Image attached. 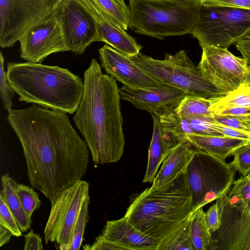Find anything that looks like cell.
<instances>
[{
    "mask_svg": "<svg viewBox=\"0 0 250 250\" xmlns=\"http://www.w3.org/2000/svg\"><path fill=\"white\" fill-rule=\"evenodd\" d=\"M129 0L130 1V0Z\"/></svg>",
    "mask_w": 250,
    "mask_h": 250,
    "instance_id": "c3c4849f",
    "label": "cell"
},
{
    "mask_svg": "<svg viewBox=\"0 0 250 250\" xmlns=\"http://www.w3.org/2000/svg\"><path fill=\"white\" fill-rule=\"evenodd\" d=\"M89 197V183L80 180L57 193L44 230L45 243L56 242L61 250H69L74 225L84 201Z\"/></svg>",
    "mask_w": 250,
    "mask_h": 250,
    "instance_id": "9c48e42d",
    "label": "cell"
},
{
    "mask_svg": "<svg viewBox=\"0 0 250 250\" xmlns=\"http://www.w3.org/2000/svg\"><path fill=\"white\" fill-rule=\"evenodd\" d=\"M98 52L101 67L124 85L146 88L162 84L135 64L129 57L107 44L99 49Z\"/></svg>",
    "mask_w": 250,
    "mask_h": 250,
    "instance_id": "9a60e30c",
    "label": "cell"
},
{
    "mask_svg": "<svg viewBox=\"0 0 250 250\" xmlns=\"http://www.w3.org/2000/svg\"><path fill=\"white\" fill-rule=\"evenodd\" d=\"M236 46L243 58L250 65V31L242 37L236 43Z\"/></svg>",
    "mask_w": 250,
    "mask_h": 250,
    "instance_id": "b9f144b4",
    "label": "cell"
},
{
    "mask_svg": "<svg viewBox=\"0 0 250 250\" xmlns=\"http://www.w3.org/2000/svg\"><path fill=\"white\" fill-rule=\"evenodd\" d=\"M186 139L195 148L223 160H226L240 147L250 144L248 141L226 136L193 134L187 135Z\"/></svg>",
    "mask_w": 250,
    "mask_h": 250,
    "instance_id": "44dd1931",
    "label": "cell"
},
{
    "mask_svg": "<svg viewBox=\"0 0 250 250\" xmlns=\"http://www.w3.org/2000/svg\"><path fill=\"white\" fill-rule=\"evenodd\" d=\"M250 198V179L241 176L234 180L226 197L225 205L234 206L246 202Z\"/></svg>",
    "mask_w": 250,
    "mask_h": 250,
    "instance_id": "f1b7e54d",
    "label": "cell"
},
{
    "mask_svg": "<svg viewBox=\"0 0 250 250\" xmlns=\"http://www.w3.org/2000/svg\"><path fill=\"white\" fill-rule=\"evenodd\" d=\"M188 121L195 134L215 136H224L225 135L213 125L214 117L195 116L184 117Z\"/></svg>",
    "mask_w": 250,
    "mask_h": 250,
    "instance_id": "1f68e13d",
    "label": "cell"
},
{
    "mask_svg": "<svg viewBox=\"0 0 250 250\" xmlns=\"http://www.w3.org/2000/svg\"><path fill=\"white\" fill-rule=\"evenodd\" d=\"M210 109L214 111L234 106L250 107V91L241 86L223 96L212 98Z\"/></svg>",
    "mask_w": 250,
    "mask_h": 250,
    "instance_id": "83f0119b",
    "label": "cell"
},
{
    "mask_svg": "<svg viewBox=\"0 0 250 250\" xmlns=\"http://www.w3.org/2000/svg\"><path fill=\"white\" fill-rule=\"evenodd\" d=\"M95 18L98 28V42L110 45L129 57L137 55L142 46L122 28L108 21L88 0H81Z\"/></svg>",
    "mask_w": 250,
    "mask_h": 250,
    "instance_id": "e0dca14e",
    "label": "cell"
},
{
    "mask_svg": "<svg viewBox=\"0 0 250 250\" xmlns=\"http://www.w3.org/2000/svg\"><path fill=\"white\" fill-rule=\"evenodd\" d=\"M207 7H227L250 9V0H199Z\"/></svg>",
    "mask_w": 250,
    "mask_h": 250,
    "instance_id": "74e56055",
    "label": "cell"
},
{
    "mask_svg": "<svg viewBox=\"0 0 250 250\" xmlns=\"http://www.w3.org/2000/svg\"><path fill=\"white\" fill-rule=\"evenodd\" d=\"M235 171L226 160L195 148L188 167L194 210L226 195L234 181Z\"/></svg>",
    "mask_w": 250,
    "mask_h": 250,
    "instance_id": "ba28073f",
    "label": "cell"
},
{
    "mask_svg": "<svg viewBox=\"0 0 250 250\" xmlns=\"http://www.w3.org/2000/svg\"><path fill=\"white\" fill-rule=\"evenodd\" d=\"M58 12L69 51L82 54L93 42L98 41L96 20L81 0H64Z\"/></svg>",
    "mask_w": 250,
    "mask_h": 250,
    "instance_id": "4fadbf2b",
    "label": "cell"
},
{
    "mask_svg": "<svg viewBox=\"0 0 250 250\" xmlns=\"http://www.w3.org/2000/svg\"><path fill=\"white\" fill-rule=\"evenodd\" d=\"M201 5L199 0H130L129 27L160 40L191 34Z\"/></svg>",
    "mask_w": 250,
    "mask_h": 250,
    "instance_id": "5b68a950",
    "label": "cell"
},
{
    "mask_svg": "<svg viewBox=\"0 0 250 250\" xmlns=\"http://www.w3.org/2000/svg\"><path fill=\"white\" fill-rule=\"evenodd\" d=\"M204 78L223 96L247 82L250 65L243 58L235 56L228 48L214 46L202 48L198 65Z\"/></svg>",
    "mask_w": 250,
    "mask_h": 250,
    "instance_id": "30bf717a",
    "label": "cell"
},
{
    "mask_svg": "<svg viewBox=\"0 0 250 250\" xmlns=\"http://www.w3.org/2000/svg\"><path fill=\"white\" fill-rule=\"evenodd\" d=\"M83 248L85 250H125L122 246L106 239L102 234H100L96 237L95 242L92 245L86 244L83 246Z\"/></svg>",
    "mask_w": 250,
    "mask_h": 250,
    "instance_id": "f35d334b",
    "label": "cell"
},
{
    "mask_svg": "<svg viewBox=\"0 0 250 250\" xmlns=\"http://www.w3.org/2000/svg\"><path fill=\"white\" fill-rule=\"evenodd\" d=\"M7 118L21 144L32 187L50 200L82 179L88 147L66 113L32 104L12 109Z\"/></svg>",
    "mask_w": 250,
    "mask_h": 250,
    "instance_id": "6da1fadb",
    "label": "cell"
},
{
    "mask_svg": "<svg viewBox=\"0 0 250 250\" xmlns=\"http://www.w3.org/2000/svg\"><path fill=\"white\" fill-rule=\"evenodd\" d=\"M242 86H243L247 90L250 91V71L248 75L247 83Z\"/></svg>",
    "mask_w": 250,
    "mask_h": 250,
    "instance_id": "bcb514c9",
    "label": "cell"
},
{
    "mask_svg": "<svg viewBox=\"0 0 250 250\" xmlns=\"http://www.w3.org/2000/svg\"><path fill=\"white\" fill-rule=\"evenodd\" d=\"M19 42L20 56L29 62L42 63L51 54L69 51L66 44L58 8L30 26Z\"/></svg>",
    "mask_w": 250,
    "mask_h": 250,
    "instance_id": "8fae6325",
    "label": "cell"
},
{
    "mask_svg": "<svg viewBox=\"0 0 250 250\" xmlns=\"http://www.w3.org/2000/svg\"><path fill=\"white\" fill-rule=\"evenodd\" d=\"M0 225L9 229L15 236L19 237L22 234V232L15 217L1 193H0Z\"/></svg>",
    "mask_w": 250,
    "mask_h": 250,
    "instance_id": "d590c367",
    "label": "cell"
},
{
    "mask_svg": "<svg viewBox=\"0 0 250 250\" xmlns=\"http://www.w3.org/2000/svg\"><path fill=\"white\" fill-rule=\"evenodd\" d=\"M214 117L222 124L250 134V116L214 115Z\"/></svg>",
    "mask_w": 250,
    "mask_h": 250,
    "instance_id": "8d00e7d4",
    "label": "cell"
},
{
    "mask_svg": "<svg viewBox=\"0 0 250 250\" xmlns=\"http://www.w3.org/2000/svg\"><path fill=\"white\" fill-rule=\"evenodd\" d=\"M130 58L161 83L180 89L187 95L206 98L223 96L204 78L198 66L191 61L184 50L174 55L167 54L163 60L155 59L140 52Z\"/></svg>",
    "mask_w": 250,
    "mask_h": 250,
    "instance_id": "8992f818",
    "label": "cell"
},
{
    "mask_svg": "<svg viewBox=\"0 0 250 250\" xmlns=\"http://www.w3.org/2000/svg\"><path fill=\"white\" fill-rule=\"evenodd\" d=\"M195 151V148L187 139L179 142L163 162L149 190L164 188L173 184L187 168Z\"/></svg>",
    "mask_w": 250,
    "mask_h": 250,
    "instance_id": "ac0fdd59",
    "label": "cell"
},
{
    "mask_svg": "<svg viewBox=\"0 0 250 250\" xmlns=\"http://www.w3.org/2000/svg\"><path fill=\"white\" fill-rule=\"evenodd\" d=\"M158 118L164 131L179 141L185 140L187 135L195 134L188 121L175 109Z\"/></svg>",
    "mask_w": 250,
    "mask_h": 250,
    "instance_id": "4316f807",
    "label": "cell"
},
{
    "mask_svg": "<svg viewBox=\"0 0 250 250\" xmlns=\"http://www.w3.org/2000/svg\"><path fill=\"white\" fill-rule=\"evenodd\" d=\"M54 9L47 0H0V46L12 47L33 24Z\"/></svg>",
    "mask_w": 250,
    "mask_h": 250,
    "instance_id": "7c38bea8",
    "label": "cell"
},
{
    "mask_svg": "<svg viewBox=\"0 0 250 250\" xmlns=\"http://www.w3.org/2000/svg\"><path fill=\"white\" fill-rule=\"evenodd\" d=\"M247 179H250V172L246 176H245Z\"/></svg>",
    "mask_w": 250,
    "mask_h": 250,
    "instance_id": "7dc6e473",
    "label": "cell"
},
{
    "mask_svg": "<svg viewBox=\"0 0 250 250\" xmlns=\"http://www.w3.org/2000/svg\"><path fill=\"white\" fill-rule=\"evenodd\" d=\"M110 22L127 30L130 21L129 8L124 0H88Z\"/></svg>",
    "mask_w": 250,
    "mask_h": 250,
    "instance_id": "cb8c5ba5",
    "label": "cell"
},
{
    "mask_svg": "<svg viewBox=\"0 0 250 250\" xmlns=\"http://www.w3.org/2000/svg\"><path fill=\"white\" fill-rule=\"evenodd\" d=\"M151 115L153 130L148 148V162L143 181L144 183L153 182L160 165L173 148L180 142L175 137L164 132L158 117Z\"/></svg>",
    "mask_w": 250,
    "mask_h": 250,
    "instance_id": "ffe728a7",
    "label": "cell"
},
{
    "mask_svg": "<svg viewBox=\"0 0 250 250\" xmlns=\"http://www.w3.org/2000/svg\"><path fill=\"white\" fill-rule=\"evenodd\" d=\"M4 58L0 52V96L4 108L9 113L12 110V99L15 91L10 85L4 70Z\"/></svg>",
    "mask_w": 250,
    "mask_h": 250,
    "instance_id": "836d02e7",
    "label": "cell"
},
{
    "mask_svg": "<svg viewBox=\"0 0 250 250\" xmlns=\"http://www.w3.org/2000/svg\"><path fill=\"white\" fill-rule=\"evenodd\" d=\"M15 189L25 212L31 217L33 212L41 205L38 194L32 188L16 182Z\"/></svg>",
    "mask_w": 250,
    "mask_h": 250,
    "instance_id": "f546056e",
    "label": "cell"
},
{
    "mask_svg": "<svg viewBox=\"0 0 250 250\" xmlns=\"http://www.w3.org/2000/svg\"><path fill=\"white\" fill-rule=\"evenodd\" d=\"M119 94L121 99L158 117L174 110L187 95L180 89L163 83L146 88L123 85L119 88Z\"/></svg>",
    "mask_w": 250,
    "mask_h": 250,
    "instance_id": "5bb4252c",
    "label": "cell"
},
{
    "mask_svg": "<svg viewBox=\"0 0 250 250\" xmlns=\"http://www.w3.org/2000/svg\"><path fill=\"white\" fill-rule=\"evenodd\" d=\"M211 234L217 241L216 250H250V214L222 222Z\"/></svg>",
    "mask_w": 250,
    "mask_h": 250,
    "instance_id": "d6986e66",
    "label": "cell"
},
{
    "mask_svg": "<svg viewBox=\"0 0 250 250\" xmlns=\"http://www.w3.org/2000/svg\"><path fill=\"white\" fill-rule=\"evenodd\" d=\"M6 75L20 102L73 114L83 96L82 79L58 65L9 62Z\"/></svg>",
    "mask_w": 250,
    "mask_h": 250,
    "instance_id": "3957f363",
    "label": "cell"
},
{
    "mask_svg": "<svg viewBox=\"0 0 250 250\" xmlns=\"http://www.w3.org/2000/svg\"><path fill=\"white\" fill-rule=\"evenodd\" d=\"M90 197L83 202L76 219L73 232V238L69 250H79L83 240L86 225L89 219L88 208Z\"/></svg>",
    "mask_w": 250,
    "mask_h": 250,
    "instance_id": "4dcf8cb0",
    "label": "cell"
},
{
    "mask_svg": "<svg viewBox=\"0 0 250 250\" xmlns=\"http://www.w3.org/2000/svg\"><path fill=\"white\" fill-rule=\"evenodd\" d=\"M250 31V9L201 5L191 33L202 47L228 48Z\"/></svg>",
    "mask_w": 250,
    "mask_h": 250,
    "instance_id": "52a82bcc",
    "label": "cell"
},
{
    "mask_svg": "<svg viewBox=\"0 0 250 250\" xmlns=\"http://www.w3.org/2000/svg\"><path fill=\"white\" fill-rule=\"evenodd\" d=\"M232 156L233 159L229 165L241 176H246L250 171V144L238 148Z\"/></svg>",
    "mask_w": 250,
    "mask_h": 250,
    "instance_id": "d6a6232c",
    "label": "cell"
},
{
    "mask_svg": "<svg viewBox=\"0 0 250 250\" xmlns=\"http://www.w3.org/2000/svg\"><path fill=\"white\" fill-rule=\"evenodd\" d=\"M64 0H47L48 4L52 9L58 8Z\"/></svg>",
    "mask_w": 250,
    "mask_h": 250,
    "instance_id": "f6af8a7d",
    "label": "cell"
},
{
    "mask_svg": "<svg viewBox=\"0 0 250 250\" xmlns=\"http://www.w3.org/2000/svg\"><path fill=\"white\" fill-rule=\"evenodd\" d=\"M190 215L161 240L157 250H194L191 235Z\"/></svg>",
    "mask_w": 250,
    "mask_h": 250,
    "instance_id": "d4e9b609",
    "label": "cell"
},
{
    "mask_svg": "<svg viewBox=\"0 0 250 250\" xmlns=\"http://www.w3.org/2000/svg\"><path fill=\"white\" fill-rule=\"evenodd\" d=\"M1 182L2 189L0 193L2 195L21 232H26L30 228L31 217L25 212L15 192L16 182L6 173L1 176Z\"/></svg>",
    "mask_w": 250,
    "mask_h": 250,
    "instance_id": "7402d4cb",
    "label": "cell"
},
{
    "mask_svg": "<svg viewBox=\"0 0 250 250\" xmlns=\"http://www.w3.org/2000/svg\"><path fill=\"white\" fill-rule=\"evenodd\" d=\"M84 90L73 117L93 161L106 164L119 161L125 145L119 88L116 80L104 74L95 59L83 74Z\"/></svg>",
    "mask_w": 250,
    "mask_h": 250,
    "instance_id": "7a4b0ae2",
    "label": "cell"
},
{
    "mask_svg": "<svg viewBox=\"0 0 250 250\" xmlns=\"http://www.w3.org/2000/svg\"><path fill=\"white\" fill-rule=\"evenodd\" d=\"M12 235L13 234L9 229L0 225V247L8 243Z\"/></svg>",
    "mask_w": 250,
    "mask_h": 250,
    "instance_id": "ee69618b",
    "label": "cell"
},
{
    "mask_svg": "<svg viewBox=\"0 0 250 250\" xmlns=\"http://www.w3.org/2000/svg\"><path fill=\"white\" fill-rule=\"evenodd\" d=\"M194 211L187 167L169 187L146 189L133 200L124 216L144 233L161 240Z\"/></svg>",
    "mask_w": 250,
    "mask_h": 250,
    "instance_id": "277c9868",
    "label": "cell"
},
{
    "mask_svg": "<svg viewBox=\"0 0 250 250\" xmlns=\"http://www.w3.org/2000/svg\"><path fill=\"white\" fill-rule=\"evenodd\" d=\"M213 125L218 130L222 132L225 136L242 139L250 142V133L222 124L217 122L215 119L213 122Z\"/></svg>",
    "mask_w": 250,
    "mask_h": 250,
    "instance_id": "ab89813d",
    "label": "cell"
},
{
    "mask_svg": "<svg viewBox=\"0 0 250 250\" xmlns=\"http://www.w3.org/2000/svg\"><path fill=\"white\" fill-rule=\"evenodd\" d=\"M25 238L24 250H42L43 246L42 238L35 233L32 229L27 234L24 235Z\"/></svg>",
    "mask_w": 250,
    "mask_h": 250,
    "instance_id": "60d3db41",
    "label": "cell"
},
{
    "mask_svg": "<svg viewBox=\"0 0 250 250\" xmlns=\"http://www.w3.org/2000/svg\"><path fill=\"white\" fill-rule=\"evenodd\" d=\"M212 98H206L187 94L175 110L184 117H213L214 115L210 109L213 102Z\"/></svg>",
    "mask_w": 250,
    "mask_h": 250,
    "instance_id": "484cf974",
    "label": "cell"
},
{
    "mask_svg": "<svg viewBox=\"0 0 250 250\" xmlns=\"http://www.w3.org/2000/svg\"><path fill=\"white\" fill-rule=\"evenodd\" d=\"M214 115H229L250 116V107L234 106L216 110Z\"/></svg>",
    "mask_w": 250,
    "mask_h": 250,
    "instance_id": "7bdbcfd3",
    "label": "cell"
},
{
    "mask_svg": "<svg viewBox=\"0 0 250 250\" xmlns=\"http://www.w3.org/2000/svg\"><path fill=\"white\" fill-rule=\"evenodd\" d=\"M226 195L216 200L215 203L211 206L205 212L206 223L211 234L218 230L221 226Z\"/></svg>",
    "mask_w": 250,
    "mask_h": 250,
    "instance_id": "e575fe53",
    "label": "cell"
},
{
    "mask_svg": "<svg viewBox=\"0 0 250 250\" xmlns=\"http://www.w3.org/2000/svg\"><path fill=\"white\" fill-rule=\"evenodd\" d=\"M102 234L122 246L125 250H157L161 241L138 229L125 216L107 221Z\"/></svg>",
    "mask_w": 250,
    "mask_h": 250,
    "instance_id": "2e32d148",
    "label": "cell"
},
{
    "mask_svg": "<svg viewBox=\"0 0 250 250\" xmlns=\"http://www.w3.org/2000/svg\"><path fill=\"white\" fill-rule=\"evenodd\" d=\"M191 235L194 250H216L217 241L213 239L207 226L203 208L190 215Z\"/></svg>",
    "mask_w": 250,
    "mask_h": 250,
    "instance_id": "603a6c76",
    "label": "cell"
}]
</instances>
